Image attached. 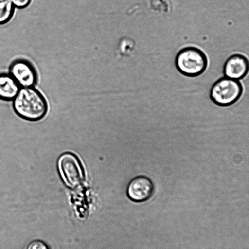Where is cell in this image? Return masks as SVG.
I'll return each mask as SVG.
<instances>
[{
	"instance_id": "6da1fadb",
	"label": "cell",
	"mask_w": 249,
	"mask_h": 249,
	"mask_svg": "<svg viewBox=\"0 0 249 249\" xmlns=\"http://www.w3.org/2000/svg\"><path fill=\"white\" fill-rule=\"evenodd\" d=\"M12 101L15 113L27 121H39L46 115L48 110L46 99L34 87H21Z\"/></svg>"
},
{
	"instance_id": "9c48e42d",
	"label": "cell",
	"mask_w": 249,
	"mask_h": 249,
	"mask_svg": "<svg viewBox=\"0 0 249 249\" xmlns=\"http://www.w3.org/2000/svg\"><path fill=\"white\" fill-rule=\"evenodd\" d=\"M15 8L12 0H0V25L7 23L11 19Z\"/></svg>"
},
{
	"instance_id": "3957f363",
	"label": "cell",
	"mask_w": 249,
	"mask_h": 249,
	"mask_svg": "<svg viewBox=\"0 0 249 249\" xmlns=\"http://www.w3.org/2000/svg\"><path fill=\"white\" fill-rule=\"evenodd\" d=\"M243 91L242 84L238 80L227 77L217 80L212 86L210 97L216 105L226 107L236 102Z\"/></svg>"
},
{
	"instance_id": "8992f818",
	"label": "cell",
	"mask_w": 249,
	"mask_h": 249,
	"mask_svg": "<svg viewBox=\"0 0 249 249\" xmlns=\"http://www.w3.org/2000/svg\"><path fill=\"white\" fill-rule=\"evenodd\" d=\"M154 190V184L149 178L138 176L131 179L128 183L127 195L132 201L142 202L149 199Z\"/></svg>"
},
{
	"instance_id": "5b68a950",
	"label": "cell",
	"mask_w": 249,
	"mask_h": 249,
	"mask_svg": "<svg viewBox=\"0 0 249 249\" xmlns=\"http://www.w3.org/2000/svg\"><path fill=\"white\" fill-rule=\"evenodd\" d=\"M9 73L21 87H34L38 80L37 73L29 61L18 58L10 65Z\"/></svg>"
},
{
	"instance_id": "8fae6325",
	"label": "cell",
	"mask_w": 249,
	"mask_h": 249,
	"mask_svg": "<svg viewBox=\"0 0 249 249\" xmlns=\"http://www.w3.org/2000/svg\"><path fill=\"white\" fill-rule=\"evenodd\" d=\"M15 7L23 9L28 6L32 0H12Z\"/></svg>"
},
{
	"instance_id": "52a82bcc",
	"label": "cell",
	"mask_w": 249,
	"mask_h": 249,
	"mask_svg": "<svg viewBox=\"0 0 249 249\" xmlns=\"http://www.w3.org/2000/svg\"><path fill=\"white\" fill-rule=\"evenodd\" d=\"M249 62L247 58L241 54H234L225 61L223 73L225 77L235 79H243L247 74Z\"/></svg>"
},
{
	"instance_id": "30bf717a",
	"label": "cell",
	"mask_w": 249,
	"mask_h": 249,
	"mask_svg": "<svg viewBox=\"0 0 249 249\" xmlns=\"http://www.w3.org/2000/svg\"><path fill=\"white\" fill-rule=\"evenodd\" d=\"M26 248L28 249H49L50 247L43 241L35 240L30 242Z\"/></svg>"
},
{
	"instance_id": "7a4b0ae2",
	"label": "cell",
	"mask_w": 249,
	"mask_h": 249,
	"mask_svg": "<svg viewBox=\"0 0 249 249\" xmlns=\"http://www.w3.org/2000/svg\"><path fill=\"white\" fill-rule=\"evenodd\" d=\"M178 71L189 77L198 76L203 73L208 65V59L205 53L200 49L188 46L179 50L175 60Z\"/></svg>"
},
{
	"instance_id": "277c9868",
	"label": "cell",
	"mask_w": 249,
	"mask_h": 249,
	"mask_svg": "<svg viewBox=\"0 0 249 249\" xmlns=\"http://www.w3.org/2000/svg\"><path fill=\"white\" fill-rule=\"evenodd\" d=\"M57 167L60 177L68 188L76 189L83 183L84 172L78 158L71 152H65L58 159Z\"/></svg>"
},
{
	"instance_id": "ba28073f",
	"label": "cell",
	"mask_w": 249,
	"mask_h": 249,
	"mask_svg": "<svg viewBox=\"0 0 249 249\" xmlns=\"http://www.w3.org/2000/svg\"><path fill=\"white\" fill-rule=\"evenodd\" d=\"M21 87L8 73H0V99L12 101Z\"/></svg>"
}]
</instances>
